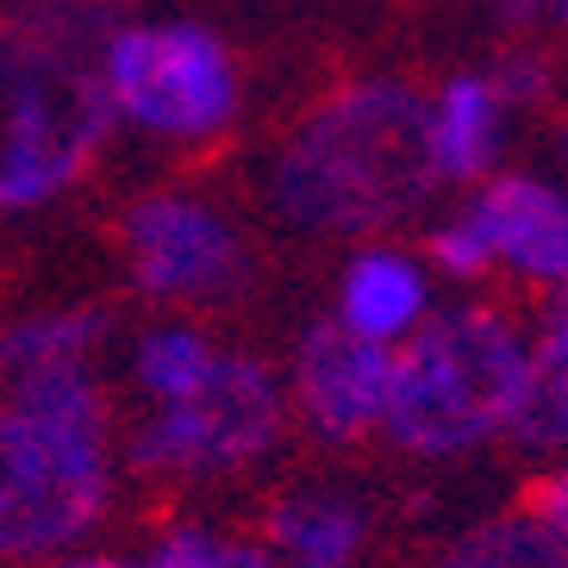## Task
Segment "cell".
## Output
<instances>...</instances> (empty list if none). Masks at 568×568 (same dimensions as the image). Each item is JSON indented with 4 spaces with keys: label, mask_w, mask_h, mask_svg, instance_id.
<instances>
[{
    "label": "cell",
    "mask_w": 568,
    "mask_h": 568,
    "mask_svg": "<svg viewBox=\"0 0 568 568\" xmlns=\"http://www.w3.org/2000/svg\"><path fill=\"white\" fill-rule=\"evenodd\" d=\"M437 187L432 101L394 75L356 82L313 106L268 169L275 206L306 232H382Z\"/></svg>",
    "instance_id": "obj_1"
},
{
    "label": "cell",
    "mask_w": 568,
    "mask_h": 568,
    "mask_svg": "<svg viewBox=\"0 0 568 568\" xmlns=\"http://www.w3.org/2000/svg\"><path fill=\"white\" fill-rule=\"evenodd\" d=\"M531 394V337L494 306L432 313L394 351L382 432L406 456H463L513 437Z\"/></svg>",
    "instance_id": "obj_2"
},
{
    "label": "cell",
    "mask_w": 568,
    "mask_h": 568,
    "mask_svg": "<svg viewBox=\"0 0 568 568\" xmlns=\"http://www.w3.org/2000/svg\"><path fill=\"white\" fill-rule=\"evenodd\" d=\"M119 113L101 57L0 32V213L57 201L113 138Z\"/></svg>",
    "instance_id": "obj_3"
},
{
    "label": "cell",
    "mask_w": 568,
    "mask_h": 568,
    "mask_svg": "<svg viewBox=\"0 0 568 568\" xmlns=\"http://www.w3.org/2000/svg\"><path fill=\"white\" fill-rule=\"evenodd\" d=\"M113 113L151 138L201 144L237 113V63L201 26H119L101 51Z\"/></svg>",
    "instance_id": "obj_4"
},
{
    "label": "cell",
    "mask_w": 568,
    "mask_h": 568,
    "mask_svg": "<svg viewBox=\"0 0 568 568\" xmlns=\"http://www.w3.org/2000/svg\"><path fill=\"white\" fill-rule=\"evenodd\" d=\"M106 437L57 432L0 406V562L69 550L106 513Z\"/></svg>",
    "instance_id": "obj_5"
},
{
    "label": "cell",
    "mask_w": 568,
    "mask_h": 568,
    "mask_svg": "<svg viewBox=\"0 0 568 568\" xmlns=\"http://www.w3.org/2000/svg\"><path fill=\"white\" fill-rule=\"evenodd\" d=\"M287 394L268 363L244 351H219L201 394L182 406H156L132 432V463L144 475H225L244 468L282 437Z\"/></svg>",
    "instance_id": "obj_6"
},
{
    "label": "cell",
    "mask_w": 568,
    "mask_h": 568,
    "mask_svg": "<svg viewBox=\"0 0 568 568\" xmlns=\"http://www.w3.org/2000/svg\"><path fill=\"white\" fill-rule=\"evenodd\" d=\"M125 256L151 301H237L251 287V244L201 194H144L125 213Z\"/></svg>",
    "instance_id": "obj_7"
},
{
    "label": "cell",
    "mask_w": 568,
    "mask_h": 568,
    "mask_svg": "<svg viewBox=\"0 0 568 568\" xmlns=\"http://www.w3.org/2000/svg\"><path fill=\"white\" fill-rule=\"evenodd\" d=\"M387 375H394V351L344 332L337 318L306 325L301 351H294V406H301L306 432H318L325 444H356V437L382 432Z\"/></svg>",
    "instance_id": "obj_8"
},
{
    "label": "cell",
    "mask_w": 568,
    "mask_h": 568,
    "mask_svg": "<svg viewBox=\"0 0 568 568\" xmlns=\"http://www.w3.org/2000/svg\"><path fill=\"white\" fill-rule=\"evenodd\" d=\"M468 225L481 232L494 263L518 268L525 282H568V201L537 175H487L468 201Z\"/></svg>",
    "instance_id": "obj_9"
},
{
    "label": "cell",
    "mask_w": 568,
    "mask_h": 568,
    "mask_svg": "<svg viewBox=\"0 0 568 568\" xmlns=\"http://www.w3.org/2000/svg\"><path fill=\"white\" fill-rule=\"evenodd\" d=\"M432 318V282L394 244H368L337 275V325L382 351H400L406 337Z\"/></svg>",
    "instance_id": "obj_10"
},
{
    "label": "cell",
    "mask_w": 568,
    "mask_h": 568,
    "mask_svg": "<svg viewBox=\"0 0 568 568\" xmlns=\"http://www.w3.org/2000/svg\"><path fill=\"white\" fill-rule=\"evenodd\" d=\"M263 544L282 568H356L368 544V506L344 487H294L268 506Z\"/></svg>",
    "instance_id": "obj_11"
},
{
    "label": "cell",
    "mask_w": 568,
    "mask_h": 568,
    "mask_svg": "<svg viewBox=\"0 0 568 568\" xmlns=\"http://www.w3.org/2000/svg\"><path fill=\"white\" fill-rule=\"evenodd\" d=\"M500 119L487 75H450L432 101V169L437 182H481L500 156Z\"/></svg>",
    "instance_id": "obj_12"
},
{
    "label": "cell",
    "mask_w": 568,
    "mask_h": 568,
    "mask_svg": "<svg viewBox=\"0 0 568 568\" xmlns=\"http://www.w3.org/2000/svg\"><path fill=\"white\" fill-rule=\"evenodd\" d=\"M437 568H568V537L537 506H518V513H494L481 525H468L437 556Z\"/></svg>",
    "instance_id": "obj_13"
},
{
    "label": "cell",
    "mask_w": 568,
    "mask_h": 568,
    "mask_svg": "<svg viewBox=\"0 0 568 568\" xmlns=\"http://www.w3.org/2000/svg\"><path fill=\"white\" fill-rule=\"evenodd\" d=\"M106 344V313L101 306H51V313L19 318L0 356L32 375V368H88V356Z\"/></svg>",
    "instance_id": "obj_14"
},
{
    "label": "cell",
    "mask_w": 568,
    "mask_h": 568,
    "mask_svg": "<svg viewBox=\"0 0 568 568\" xmlns=\"http://www.w3.org/2000/svg\"><path fill=\"white\" fill-rule=\"evenodd\" d=\"M213 363H219V351L194 332V325H156V332L138 337L132 375H138V387H144L156 406H182L187 394H201L206 387Z\"/></svg>",
    "instance_id": "obj_15"
},
{
    "label": "cell",
    "mask_w": 568,
    "mask_h": 568,
    "mask_svg": "<svg viewBox=\"0 0 568 568\" xmlns=\"http://www.w3.org/2000/svg\"><path fill=\"white\" fill-rule=\"evenodd\" d=\"M13 413L57 425V432H82V437H106V394L88 368H32L13 382Z\"/></svg>",
    "instance_id": "obj_16"
},
{
    "label": "cell",
    "mask_w": 568,
    "mask_h": 568,
    "mask_svg": "<svg viewBox=\"0 0 568 568\" xmlns=\"http://www.w3.org/2000/svg\"><path fill=\"white\" fill-rule=\"evenodd\" d=\"M138 568H282L268 544L232 531H206V525H175L151 544V556Z\"/></svg>",
    "instance_id": "obj_17"
},
{
    "label": "cell",
    "mask_w": 568,
    "mask_h": 568,
    "mask_svg": "<svg viewBox=\"0 0 568 568\" xmlns=\"http://www.w3.org/2000/svg\"><path fill=\"white\" fill-rule=\"evenodd\" d=\"M513 437H518V450H531V456L568 450V363L531 356V394H525V413H518Z\"/></svg>",
    "instance_id": "obj_18"
},
{
    "label": "cell",
    "mask_w": 568,
    "mask_h": 568,
    "mask_svg": "<svg viewBox=\"0 0 568 568\" xmlns=\"http://www.w3.org/2000/svg\"><path fill=\"white\" fill-rule=\"evenodd\" d=\"M487 88H494V101L500 106H544L556 88V69L544 51H531V44H513V51L494 57V69H487Z\"/></svg>",
    "instance_id": "obj_19"
},
{
    "label": "cell",
    "mask_w": 568,
    "mask_h": 568,
    "mask_svg": "<svg viewBox=\"0 0 568 568\" xmlns=\"http://www.w3.org/2000/svg\"><path fill=\"white\" fill-rule=\"evenodd\" d=\"M432 256L444 275H456V282H475V275H487L494 268V251L481 244V232L468 225V219H450V225H437L432 232Z\"/></svg>",
    "instance_id": "obj_20"
},
{
    "label": "cell",
    "mask_w": 568,
    "mask_h": 568,
    "mask_svg": "<svg viewBox=\"0 0 568 568\" xmlns=\"http://www.w3.org/2000/svg\"><path fill=\"white\" fill-rule=\"evenodd\" d=\"M531 356L568 363V282L550 287V306H544V325H537V337H531Z\"/></svg>",
    "instance_id": "obj_21"
},
{
    "label": "cell",
    "mask_w": 568,
    "mask_h": 568,
    "mask_svg": "<svg viewBox=\"0 0 568 568\" xmlns=\"http://www.w3.org/2000/svg\"><path fill=\"white\" fill-rule=\"evenodd\" d=\"M494 19L506 32H531L537 19H550V0H494Z\"/></svg>",
    "instance_id": "obj_22"
},
{
    "label": "cell",
    "mask_w": 568,
    "mask_h": 568,
    "mask_svg": "<svg viewBox=\"0 0 568 568\" xmlns=\"http://www.w3.org/2000/svg\"><path fill=\"white\" fill-rule=\"evenodd\" d=\"M44 568H138L125 556H63V562H44Z\"/></svg>",
    "instance_id": "obj_23"
},
{
    "label": "cell",
    "mask_w": 568,
    "mask_h": 568,
    "mask_svg": "<svg viewBox=\"0 0 568 568\" xmlns=\"http://www.w3.org/2000/svg\"><path fill=\"white\" fill-rule=\"evenodd\" d=\"M550 19H556V26L568 32V0H550Z\"/></svg>",
    "instance_id": "obj_24"
},
{
    "label": "cell",
    "mask_w": 568,
    "mask_h": 568,
    "mask_svg": "<svg viewBox=\"0 0 568 568\" xmlns=\"http://www.w3.org/2000/svg\"><path fill=\"white\" fill-rule=\"evenodd\" d=\"M0 7H32V0H0Z\"/></svg>",
    "instance_id": "obj_25"
}]
</instances>
